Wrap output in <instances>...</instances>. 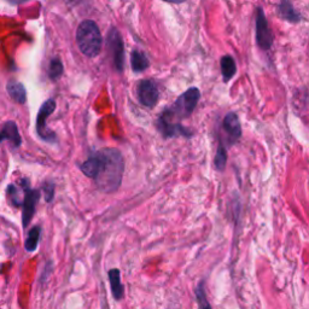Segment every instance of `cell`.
Masks as SVG:
<instances>
[{
    "label": "cell",
    "instance_id": "obj_1",
    "mask_svg": "<svg viewBox=\"0 0 309 309\" xmlns=\"http://www.w3.org/2000/svg\"><path fill=\"white\" fill-rule=\"evenodd\" d=\"M97 160L95 180L102 192L112 193L120 188L125 172L122 153L116 149H102L95 153Z\"/></svg>",
    "mask_w": 309,
    "mask_h": 309
},
{
    "label": "cell",
    "instance_id": "obj_2",
    "mask_svg": "<svg viewBox=\"0 0 309 309\" xmlns=\"http://www.w3.org/2000/svg\"><path fill=\"white\" fill-rule=\"evenodd\" d=\"M76 41L80 51L85 56L89 58L98 56L103 46V37L95 21L86 19L80 23L76 30Z\"/></svg>",
    "mask_w": 309,
    "mask_h": 309
},
{
    "label": "cell",
    "instance_id": "obj_3",
    "mask_svg": "<svg viewBox=\"0 0 309 309\" xmlns=\"http://www.w3.org/2000/svg\"><path fill=\"white\" fill-rule=\"evenodd\" d=\"M199 98H201L199 89L196 88V87H191L188 91L183 92L170 108L163 110L160 117L167 121L180 123L179 120L189 117L192 114L198 104Z\"/></svg>",
    "mask_w": 309,
    "mask_h": 309
},
{
    "label": "cell",
    "instance_id": "obj_4",
    "mask_svg": "<svg viewBox=\"0 0 309 309\" xmlns=\"http://www.w3.org/2000/svg\"><path fill=\"white\" fill-rule=\"evenodd\" d=\"M54 110H56V102H54V99H47V101L41 105V108L39 109L37 116V133L41 139L48 141V143H54L57 139L56 134H54L52 131L48 130L46 126L48 116L53 114Z\"/></svg>",
    "mask_w": 309,
    "mask_h": 309
},
{
    "label": "cell",
    "instance_id": "obj_5",
    "mask_svg": "<svg viewBox=\"0 0 309 309\" xmlns=\"http://www.w3.org/2000/svg\"><path fill=\"white\" fill-rule=\"evenodd\" d=\"M256 40L263 51H268L273 46V34L262 8H257L256 12Z\"/></svg>",
    "mask_w": 309,
    "mask_h": 309
},
{
    "label": "cell",
    "instance_id": "obj_6",
    "mask_svg": "<svg viewBox=\"0 0 309 309\" xmlns=\"http://www.w3.org/2000/svg\"><path fill=\"white\" fill-rule=\"evenodd\" d=\"M108 44L110 48L114 66L118 73H122L125 69V45L121 34L116 28H111L108 34Z\"/></svg>",
    "mask_w": 309,
    "mask_h": 309
},
{
    "label": "cell",
    "instance_id": "obj_7",
    "mask_svg": "<svg viewBox=\"0 0 309 309\" xmlns=\"http://www.w3.org/2000/svg\"><path fill=\"white\" fill-rule=\"evenodd\" d=\"M39 199H40V191L39 190L29 189L28 182L25 183L24 188V199L22 203L23 211H22V226L27 228L28 225L30 224L32 219H33L35 210H37V205Z\"/></svg>",
    "mask_w": 309,
    "mask_h": 309
},
{
    "label": "cell",
    "instance_id": "obj_8",
    "mask_svg": "<svg viewBox=\"0 0 309 309\" xmlns=\"http://www.w3.org/2000/svg\"><path fill=\"white\" fill-rule=\"evenodd\" d=\"M137 96L139 102L146 108H153L160 98L159 88L151 80H141L137 87Z\"/></svg>",
    "mask_w": 309,
    "mask_h": 309
},
{
    "label": "cell",
    "instance_id": "obj_9",
    "mask_svg": "<svg viewBox=\"0 0 309 309\" xmlns=\"http://www.w3.org/2000/svg\"><path fill=\"white\" fill-rule=\"evenodd\" d=\"M157 128L162 133L163 138L168 139V138H176V137H185L191 138L192 132L189 128H185L181 123H175V122H170L164 120V118H159L157 122Z\"/></svg>",
    "mask_w": 309,
    "mask_h": 309
},
{
    "label": "cell",
    "instance_id": "obj_10",
    "mask_svg": "<svg viewBox=\"0 0 309 309\" xmlns=\"http://www.w3.org/2000/svg\"><path fill=\"white\" fill-rule=\"evenodd\" d=\"M222 128H224L225 133L227 135L228 145H230V146L236 144L237 141L240 139L241 126L237 114H234V112H228V114L225 116L224 122H222Z\"/></svg>",
    "mask_w": 309,
    "mask_h": 309
},
{
    "label": "cell",
    "instance_id": "obj_11",
    "mask_svg": "<svg viewBox=\"0 0 309 309\" xmlns=\"http://www.w3.org/2000/svg\"><path fill=\"white\" fill-rule=\"evenodd\" d=\"M3 140H9L15 147L21 146V135H19L17 125L14 121H8L5 122V125H3L2 132H0V143Z\"/></svg>",
    "mask_w": 309,
    "mask_h": 309
},
{
    "label": "cell",
    "instance_id": "obj_12",
    "mask_svg": "<svg viewBox=\"0 0 309 309\" xmlns=\"http://www.w3.org/2000/svg\"><path fill=\"white\" fill-rule=\"evenodd\" d=\"M109 282H110L111 294L116 301H121L125 297V286L121 282V272L118 268H111L108 272Z\"/></svg>",
    "mask_w": 309,
    "mask_h": 309
},
{
    "label": "cell",
    "instance_id": "obj_13",
    "mask_svg": "<svg viewBox=\"0 0 309 309\" xmlns=\"http://www.w3.org/2000/svg\"><path fill=\"white\" fill-rule=\"evenodd\" d=\"M278 14L280 17L290 23H298L301 21V16L296 11L291 0H280L278 5Z\"/></svg>",
    "mask_w": 309,
    "mask_h": 309
},
{
    "label": "cell",
    "instance_id": "obj_14",
    "mask_svg": "<svg viewBox=\"0 0 309 309\" xmlns=\"http://www.w3.org/2000/svg\"><path fill=\"white\" fill-rule=\"evenodd\" d=\"M6 89H8L9 96L11 97L12 101H15L16 103L24 104L25 101H27V92H25L24 86L21 82L10 81L6 86Z\"/></svg>",
    "mask_w": 309,
    "mask_h": 309
},
{
    "label": "cell",
    "instance_id": "obj_15",
    "mask_svg": "<svg viewBox=\"0 0 309 309\" xmlns=\"http://www.w3.org/2000/svg\"><path fill=\"white\" fill-rule=\"evenodd\" d=\"M220 68H221V74L222 77H224V81L228 82L230 80L236 75L237 73V66H236V60L232 56H224L220 60Z\"/></svg>",
    "mask_w": 309,
    "mask_h": 309
},
{
    "label": "cell",
    "instance_id": "obj_16",
    "mask_svg": "<svg viewBox=\"0 0 309 309\" xmlns=\"http://www.w3.org/2000/svg\"><path fill=\"white\" fill-rule=\"evenodd\" d=\"M131 67L134 73H143L149 68V59L146 54L139 50H133L131 54Z\"/></svg>",
    "mask_w": 309,
    "mask_h": 309
},
{
    "label": "cell",
    "instance_id": "obj_17",
    "mask_svg": "<svg viewBox=\"0 0 309 309\" xmlns=\"http://www.w3.org/2000/svg\"><path fill=\"white\" fill-rule=\"evenodd\" d=\"M40 234H41L40 226H34L30 231H29L24 245L25 250L29 251V253H33V251L37 250V248L39 245V239H40Z\"/></svg>",
    "mask_w": 309,
    "mask_h": 309
},
{
    "label": "cell",
    "instance_id": "obj_18",
    "mask_svg": "<svg viewBox=\"0 0 309 309\" xmlns=\"http://www.w3.org/2000/svg\"><path fill=\"white\" fill-rule=\"evenodd\" d=\"M195 296L197 299V304L199 309H212L210 303H209L207 292H205V283L204 280L199 282V284L195 290Z\"/></svg>",
    "mask_w": 309,
    "mask_h": 309
},
{
    "label": "cell",
    "instance_id": "obj_19",
    "mask_svg": "<svg viewBox=\"0 0 309 309\" xmlns=\"http://www.w3.org/2000/svg\"><path fill=\"white\" fill-rule=\"evenodd\" d=\"M226 163H227V152H226V149H225L224 144H222V141L220 140L217 154H215V157H214L215 169L219 170V172H224L225 167H226Z\"/></svg>",
    "mask_w": 309,
    "mask_h": 309
},
{
    "label": "cell",
    "instance_id": "obj_20",
    "mask_svg": "<svg viewBox=\"0 0 309 309\" xmlns=\"http://www.w3.org/2000/svg\"><path fill=\"white\" fill-rule=\"evenodd\" d=\"M63 64L60 62L59 58H53L51 60L50 67H48V76L51 80H58L63 74Z\"/></svg>",
    "mask_w": 309,
    "mask_h": 309
},
{
    "label": "cell",
    "instance_id": "obj_21",
    "mask_svg": "<svg viewBox=\"0 0 309 309\" xmlns=\"http://www.w3.org/2000/svg\"><path fill=\"white\" fill-rule=\"evenodd\" d=\"M44 192H45V199L46 202H51L54 196V185L52 182H46L44 185Z\"/></svg>",
    "mask_w": 309,
    "mask_h": 309
},
{
    "label": "cell",
    "instance_id": "obj_22",
    "mask_svg": "<svg viewBox=\"0 0 309 309\" xmlns=\"http://www.w3.org/2000/svg\"><path fill=\"white\" fill-rule=\"evenodd\" d=\"M64 2L69 5H79V4H81L83 0H64Z\"/></svg>",
    "mask_w": 309,
    "mask_h": 309
},
{
    "label": "cell",
    "instance_id": "obj_23",
    "mask_svg": "<svg viewBox=\"0 0 309 309\" xmlns=\"http://www.w3.org/2000/svg\"><path fill=\"white\" fill-rule=\"evenodd\" d=\"M8 2L11 3V4H15V5H18V4H23V3L28 2V0H8Z\"/></svg>",
    "mask_w": 309,
    "mask_h": 309
},
{
    "label": "cell",
    "instance_id": "obj_24",
    "mask_svg": "<svg viewBox=\"0 0 309 309\" xmlns=\"http://www.w3.org/2000/svg\"><path fill=\"white\" fill-rule=\"evenodd\" d=\"M167 3H172V4H181V3L186 2V0H164Z\"/></svg>",
    "mask_w": 309,
    "mask_h": 309
}]
</instances>
